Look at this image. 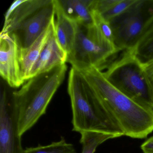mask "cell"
Here are the masks:
<instances>
[{
    "mask_svg": "<svg viewBox=\"0 0 153 153\" xmlns=\"http://www.w3.org/2000/svg\"><path fill=\"white\" fill-rule=\"evenodd\" d=\"M111 126L123 136L144 139L153 131V108L128 96L94 67L78 71Z\"/></svg>",
    "mask_w": 153,
    "mask_h": 153,
    "instance_id": "1",
    "label": "cell"
},
{
    "mask_svg": "<svg viewBox=\"0 0 153 153\" xmlns=\"http://www.w3.org/2000/svg\"><path fill=\"white\" fill-rule=\"evenodd\" d=\"M66 64L29 79L13 92L18 114L19 131L22 137L46 114L47 107L65 77Z\"/></svg>",
    "mask_w": 153,
    "mask_h": 153,
    "instance_id": "2",
    "label": "cell"
},
{
    "mask_svg": "<svg viewBox=\"0 0 153 153\" xmlns=\"http://www.w3.org/2000/svg\"><path fill=\"white\" fill-rule=\"evenodd\" d=\"M68 90L72 110L73 131L80 133L95 131L123 134L111 126L80 73L73 68L69 74Z\"/></svg>",
    "mask_w": 153,
    "mask_h": 153,
    "instance_id": "3",
    "label": "cell"
},
{
    "mask_svg": "<svg viewBox=\"0 0 153 153\" xmlns=\"http://www.w3.org/2000/svg\"><path fill=\"white\" fill-rule=\"evenodd\" d=\"M119 52L94 24L89 26L76 24L75 42L67 62L78 71L92 67L102 71Z\"/></svg>",
    "mask_w": 153,
    "mask_h": 153,
    "instance_id": "4",
    "label": "cell"
},
{
    "mask_svg": "<svg viewBox=\"0 0 153 153\" xmlns=\"http://www.w3.org/2000/svg\"><path fill=\"white\" fill-rule=\"evenodd\" d=\"M102 72L105 78L129 97L151 106V91L141 62L131 49L123 51Z\"/></svg>",
    "mask_w": 153,
    "mask_h": 153,
    "instance_id": "5",
    "label": "cell"
},
{
    "mask_svg": "<svg viewBox=\"0 0 153 153\" xmlns=\"http://www.w3.org/2000/svg\"><path fill=\"white\" fill-rule=\"evenodd\" d=\"M153 15V1L135 0L126 11L109 21L114 44L119 51L129 50L135 45Z\"/></svg>",
    "mask_w": 153,
    "mask_h": 153,
    "instance_id": "6",
    "label": "cell"
},
{
    "mask_svg": "<svg viewBox=\"0 0 153 153\" xmlns=\"http://www.w3.org/2000/svg\"><path fill=\"white\" fill-rule=\"evenodd\" d=\"M19 131L17 108L12 93L1 86L0 94V153H23Z\"/></svg>",
    "mask_w": 153,
    "mask_h": 153,
    "instance_id": "7",
    "label": "cell"
},
{
    "mask_svg": "<svg viewBox=\"0 0 153 153\" xmlns=\"http://www.w3.org/2000/svg\"><path fill=\"white\" fill-rule=\"evenodd\" d=\"M21 46L13 33L1 32L0 36V75L12 88H18L25 81L20 60Z\"/></svg>",
    "mask_w": 153,
    "mask_h": 153,
    "instance_id": "8",
    "label": "cell"
},
{
    "mask_svg": "<svg viewBox=\"0 0 153 153\" xmlns=\"http://www.w3.org/2000/svg\"><path fill=\"white\" fill-rule=\"evenodd\" d=\"M55 16L54 0L17 25L10 33L16 36L21 48L26 49L46 29Z\"/></svg>",
    "mask_w": 153,
    "mask_h": 153,
    "instance_id": "9",
    "label": "cell"
},
{
    "mask_svg": "<svg viewBox=\"0 0 153 153\" xmlns=\"http://www.w3.org/2000/svg\"><path fill=\"white\" fill-rule=\"evenodd\" d=\"M68 54L58 42L54 30L33 67L30 79L66 64Z\"/></svg>",
    "mask_w": 153,
    "mask_h": 153,
    "instance_id": "10",
    "label": "cell"
},
{
    "mask_svg": "<svg viewBox=\"0 0 153 153\" xmlns=\"http://www.w3.org/2000/svg\"><path fill=\"white\" fill-rule=\"evenodd\" d=\"M55 17L48 27L31 46L26 49H23L21 47L20 64L23 79L25 81L30 79V74L33 67L55 30Z\"/></svg>",
    "mask_w": 153,
    "mask_h": 153,
    "instance_id": "11",
    "label": "cell"
},
{
    "mask_svg": "<svg viewBox=\"0 0 153 153\" xmlns=\"http://www.w3.org/2000/svg\"><path fill=\"white\" fill-rule=\"evenodd\" d=\"M54 3L55 35L60 45L68 55L71 51L75 42L76 24L66 16L58 0H54Z\"/></svg>",
    "mask_w": 153,
    "mask_h": 153,
    "instance_id": "12",
    "label": "cell"
},
{
    "mask_svg": "<svg viewBox=\"0 0 153 153\" xmlns=\"http://www.w3.org/2000/svg\"><path fill=\"white\" fill-rule=\"evenodd\" d=\"M93 0H58L64 13L74 23L89 26L94 25L92 15Z\"/></svg>",
    "mask_w": 153,
    "mask_h": 153,
    "instance_id": "13",
    "label": "cell"
},
{
    "mask_svg": "<svg viewBox=\"0 0 153 153\" xmlns=\"http://www.w3.org/2000/svg\"><path fill=\"white\" fill-rule=\"evenodd\" d=\"M51 0H24L4 22L2 32L10 33L12 30L30 15L51 2Z\"/></svg>",
    "mask_w": 153,
    "mask_h": 153,
    "instance_id": "14",
    "label": "cell"
},
{
    "mask_svg": "<svg viewBox=\"0 0 153 153\" xmlns=\"http://www.w3.org/2000/svg\"><path fill=\"white\" fill-rule=\"evenodd\" d=\"M131 49L141 63L153 59V15L146 23L139 39Z\"/></svg>",
    "mask_w": 153,
    "mask_h": 153,
    "instance_id": "15",
    "label": "cell"
},
{
    "mask_svg": "<svg viewBox=\"0 0 153 153\" xmlns=\"http://www.w3.org/2000/svg\"><path fill=\"white\" fill-rule=\"evenodd\" d=\"M81 153H94L97 147L106 140L123 136L122 134L105 131H88L80 133Z\"/></svg>",
    "mask_w": 153,
    "mask_h": 153,
    "instance_id": "16",
    "label": "cell"
},
{
    "mask_svg": "<svg viewBox=\"0 0 153 153\" xmlns=\"http://www.w3.org/2000/svg\"><path fill=\"white\" fill-rule=\"evenodd\" d=\"M23 153H76V151L73 145L67 142L65 138L62 137L59 141L49 145L27 148Z\"/></svg>",
    "mask_w": 153,
    "mask_h": 153,
    "instance_id": "17",
    "label": "cell"
},
{
    "mask_svg": "<svg viewBox=\"0 0 153 153\" xmlns=\"http://www.w3.org/2000/svg\"><path fill=\"white\" fill-rule=\"evenodd\" d=\"M91 9L94 25L105 38L114 44L113 34L110 22L105 19L97 11L93 9Z\"/></svg>",
    "mask_w": 153,
    "mask_h": 153,
    "instance_id": "18",
    "label": "cell"
},
{
    "mask_svg": "<svg viewBox=\"0 0 153 153\" xmlns=\"http://www.w3.org/2000/svg\"><path fill=\"white\" fill-rule=\"evenodd\" d=\"M135 0H118L117 3L109 10L101 16L108 21L126 11L135 2Z\"/></svg>",
    "mask_w": 153,
    "mask_h": 153,
    "instance_id": "19",
    "label": "cell"
},
{
    "mask_svg": "<svg viewBox=\"0 0 153 153\" xmlns=\"http://www.w3.org/2000/svg\"><path fill=\"white\" fill-rule=\"evenodd\" d=\"M144 72L147 79L151 91V106L153 108V59L141 63Z\"/></svg>",
    "mask_w": 153,
    "mask_h": 153,
    "instance_id": "20",
    "label": "cell"
},
{
    "mask_svg": "<svg viewBox=\"0 0 153 153\" xmlns=\"http://www.w3.org/2000/svg\"><path fill=\"white\" fill-rule=\"evenodd\" d=\"M143 153H153V136L148 139L140 146Z\"/></svg>",
    "mask_w": 153,
    "mask_h": 153,
    "instance_id": "21",
    "label": "cell"
},
{
    "mask_svg": "<svg viewBox=\"0 0 153 153\" xmlns=\"http://www.w3.org/2000/svg\"><path fill=\"white\" fill-rule=\"evenodd\" d=\"M24 1V0H16L12 3L9 8L7 10L5 15V21H7L10 16L11 13L16 9V8L19 6Z\"/></svg>",
    "mask_w": 153,
    "mask_h": 153,
    "instance_id": "22",
    "label": "cell"
}]
</instances>
